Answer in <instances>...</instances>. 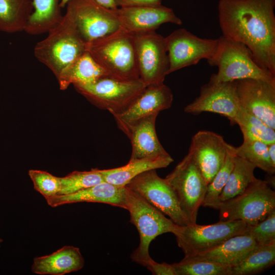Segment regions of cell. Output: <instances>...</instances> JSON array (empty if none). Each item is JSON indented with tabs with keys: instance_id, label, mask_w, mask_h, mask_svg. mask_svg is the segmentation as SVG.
Listing matches in <instances>:
<instances>
[{
	"instance_id": "1",
	"label": "cell",
	"mask_w": 275,
	"mask_h": 275,
	"mask_svg": "<svg viewBox=\"0 0 275 275\" xmlns=\"http://www.w3.org/2000/svg\"><path fill=\"white\" fill-rule=\"evenodd\" d=\"M275 0H219L224 37L244 44L257 65L275 77Z\"/></svg>"
},
{
	"instance_id": "2",
	"label": "cell",
	"mask_w": 275,
	"mask_h": 275,
	"mask_svg": "<svg viewBox=\"0 0 275 275\" xmlns=\"http://www.w3.org/2000/svg\"><path fill=\"white\" fill-rule=\"evenodd\" d=\"M86 49L108 77L121 80L140 78L134 35L122 27L86 43Z\"/></svg>"
},
{
	"instance_id": "3",
	"label": "cell",
	"mask_w": 275,
	"mask_h": 275,
	"mask_svg": "<svg viewBox=\"0 0 275 275\" xmlns=\"http://www.w3.org/2000/svg\"><path fill=\"white\" fill-rule=\"evenodd\" d=\"M86 44L66 12L47 36L36 44L34 54L57 78L66 67L86 51Z\"/></svg>"
},
{
	"instance_id": "4",
	"label": "cell",
	"mask_w": 275,
	"mask_h": 275,
	"mask_svg": "<svg viewBox=\"0 0 275 275\" xmlns=\"http://www.w3.org/2000/svg\"><path fill=\"white\" fill-rule=\"evenodd\" d=\"M130 214V222L136 228L140 243L130 256L132 261L144 265L151 258L149 246L158 236L174 234L177 225L149 203L144 198L125 186L124 207Z\"/></svg>"
},
{
	"instance_id": "5",
	"label": "cell",
	"mask_w": 275,
	"mask_h": 275,
	"mask_svg": "<svg viewBox=\"0 0 275 275\" xmlns=\"http://www.w3.org/2000/svg\"><path fill=\"white\" fill-rule=\"evenodd\" d=\"M213 57L207 61L217 66L218 71L211 75L209 81L223 82L252 78L275 85V77L260 67L249 48L243 43L221 36Z\"/></svg>"
},
{
	"instance_id": "6",
	"label": "cell",
	"mask_w": 275,
	"mask_h": 275,
	"mask_svg": "<svg viewBox=\"0 0 275 275\" xmlns=\"http://www.w3.org/2000/svg\"><path fill=\"white\" fill-rule=\"evenodd\" d=\"M275 209V192L265 180L255 178L241 194L220 203L219 221H242L254 225Z\"/></svg>"
},
{
	"instance_id": "7",
	"label": "cell",
	"mask_w": 275,
	"mask_h": 275,
	"mask_svg": "<svg viewBox=\"0 0 275 275\" xmlns=\"http://www.w3.org/2000/svg\"><path fill=\"white\" fill-rule=\"evenodd\" d=\"M191 224L196 223L208 184L189 153L164 178Z\"/></svg>"
},
{
	"instance_id": "8",
	"label": "cell",
	"mask_w": 275,
	"mask_h": 275,
	"mask_svg": "<svg viewBox=\"0 0 275 275\" xmlns=\"http://www.w3.org/2000/svg\"><path fill=\"white\" fill-rule=\"evenodd\" d=\"M248 225L242 221H219L201 225L197 223L177 226L174 233L184 257L204 253L235 235L244 234Z\"/></svg>"
},
{
	"instance_id": "9",
	"label": "cell",
	"mask_w": 275,
	"mask_h": 275,
	"mask_svg": "<svg viewBox=\"0 0 275 275\" xmlns=\"http://www.w3.org/2000/svg\"><path fill=\"white\" fill-rule=\"evenodd\" d=\"M74 86L93 104L111 114L124 111L146 87L140 78L121 80L108 76L91 84Z\"/></svg>"
},
{
	"instance_id": "10",
	"label": "cell",
	"mask_w": 275,
	"mask_h": 275,
	"mask_svg": "<svg viewBox=\"0 0 275 275\" xmlns=\"http://www.w3.org/2000/svg\"><path fill=\"white\" fill-rule=\"evenodd\" d=\"M133 35L140 79L146 87L163 84L169 68L165 37L155 31Z\"/></svg>"
},
{
	"instance_id": "11",
	"label": "cell",
	"mask_w": 275,
	"mask_h": 275,
	"mask_svg": "<svg viewBox=\"0 0 275 275\" xmlns=\"http://www.w3.org/2000/svg\"><path fill=\"white\" fill-rule=\"evenodd\" d=\"M66 7V12L86 43L106 36L120 27L114 10L94 0H70Z\"/></svg>"
},
{
	"instance_id": "12",
	"label": "cell",
	"mask_w": 275,
	"mask_h": 275,
	"mask_svg": "<svg viewBox=\"0 0 275 275\" xmlns=\"http://www.w3.org/2000/svg\"><path fill=\"white\" fill-rule=\"evenodd\" d=\"M144 198L176 225L186 226L190 222L181 210L177 198L164 178L156 170L144 172L125 185Z\"/></svg>"
},
{
	"instance_id": "13",
	"label": "cell",
	"mask_w": 275,
	"mask_h": 275,
	"mask_svg": "<svg viewBox=\"0 0 275 275\" xmlns=\"http://www.w3.org/2000/svg\"><path fill=\"white\" fill-rule=\"evenodd\" d=\"M169 62L168 74L202 59L209 60L217 49L218 39L201 38L181 28L165 38Z\"/></svg>"
},
{
	"instance_id": "14",
	"label": "cell",
	"mask_w": 275,
	"mask_h": 275,
	"mask_svg": "<svg viewBox=\"0 0 275 275\" xmlns=\"http://www.w3.org/2000/svg\"><path fill=\"white\" fill-rule=\"evenodd\" d=\"M240 107L235 81L216 83L209 81L201 87L199 95L184 107V111L194 115L203 112L218 114L235 124Z\"/></svg>"
},
{
	"instance_id": "15",
	"label": "cell",
	"mask_w": 275,
	"mask_h": 275,
	"mask_svg": "<svg viewBox=\"0 0 275 275\" xmlns=\"http://www.w3.org/2000/svg\"><path fill=\"white\" fill-rule=\"evenodd\" d=\"M235 82L240 105L275 130V85L252 78Z\"/></svg>"
},
{
	"instance_id": "16",
	"label": "cell",
	"mask_w": 275,
	"mask_h": 275,
	"mask_svg": "<svg viewBox=\"0 0 275 275\" xmlns=\"http://www.w3.org/2000/svg\"><path fill=\"white\" fill-rule=\"evenodd\" d=\"M114 11L120 26L132 34L155 31L165 23L182 24L172 9L161 4L120 7Z\"/></svg>"
},
{
	"instance_id": "17",
	"label": "cell",
	"mask_w": 275,
	"mask_h": 275,
	"mask_svg": "<svg viewBox=\"0 0 275 275\" xmlns=\"http://www.w3.org/2000/svg\"><path fill=\"white\" fill-rule=\"evenodd\" d=\"M226 144L222 136L211 131H199L191 138L188 153L208 184L223 164Z\"/></svg>"
},
{
	"instance_id": "18",
	"label": "cell",
	"mask_w": 275,
	"mask_h": 275,
	"mask_svg": "<svg viewBox=\"0 0 275 275\" xmlns=\"http://www.w3.org/2000/svg\"><path fill=\"white\" fill-rule=\"evenodd\" d=\"M173 95L164 84L147 86L123 112L112 114L119 128L122 131L129 125L142 118L157 114L172 106Z\"/></svg>"
},
{
	"instance_id": "19",
	"label": "cell",
	"mask_w": 275,
	"mask_h": 275,
	"mask_svg": "<svg viewBox=\"0 0 275 275\" xmlns=\"http://www.w3.org/2000/svg\"><path fill=\"white\" fill-rule=\"evenodd\" d=\"M125 186L105 181L76 192L45 198L48 205L56 207L78 202L100 203L124 209Z\"/></svg>"
},
{
	"instance_id": "20",
	"label": "cell",
	"mask_w": 275,
	"mask_h": 275,
	"mask_svg": "<svg viewBox=\"0 0 275 275\" xmlns=\"http://www.w3.org/2000/svg\"><path fill=\"white\" fill-rule=\"evenodd\" d=\"M157 116L154 114L140 119L122 130L131 142L130 159L169 154L156 134L155 121Z\"/></svg>"
},
{
	"instance_id": "21",
	"label": "cell",
	"mask_w": 275,
	"mask_h": 275,
	"mask_svg": "<svg viewBox=\"0 0 275 275\" xmlns=\"http://www.w3.org/2000/svg\"><path fill=\"white\" fill-rule=\"evenodd\" d=\"M84 265L79 249L65 245L50 255L34 258L31 270L41 275H64L78 271Z\"/></svg>"
},
{
	"instance_id": "22",
	"label": "cell",
	"mask_w": 275,
	"mask_h": 275,
	"mask_svg": "<svg viewBox=\"0 0 275 275\" xmlns=\"http://www.w3.org/2000/svg\"><path fill=\"white\" fill-rule=\"evenodd\" d=\"M257 246L255 240L250 235L239 234L230 237L209 251L184 257L216 262L232 267L241 262Z\"/></svg>"
},
{
	"instance_id": "23",
	"label": "cell",
	"mask_w": 275,
	"mask_h": 275,
	"mask_svg": "<svg viewBox=\"0 0 275 275\" xmlns=\"http://www.w3.org/2000/svg\"><path fill=\"white\" fill-rule=\"evenodd\" d=\"M174 161L170 154L130 159L125 166L118 168L99 170L104 181L125 186L139 174L153 169L166 168Z\"/></svg>"
},
{
	"instance_id": "24",
	"label": "cell",
	"mask_w": 275,
	"mask_h": 275,
	"mask_svg": "<svg viewBox=\"0 0 275 275\" xmlns=\"http://www.w3.org/2000/svg\"><path fill=\"white\" fill-rule=\"evenodd\" d=\"M108 76L103 69L86 51L66 67L59 74L60 89H66L70 84L86 85Z\"/></svg>"
},
{
	"instance_id": "25",
	"label": "cell",
	"mask_w": 275,
	"mask_h": 275,
	"mask_svg": "<svg viewBox=\"0 0 275 275\" xmlns=\"http://www.w3.org/2000/svg\"><path fill=\"white\" fill-rule=\"evenodd\" d=\"M33 11L32 0H0V30L8 33L24 31Z\"/></svg>"
},
{
	"instance_id": "26",
	"label": "cell",
	"mask_w": 275,
	"mask_h": 275,
	"mask_svg": "<svg viewBox=\"0 0 275 275\" xmlns=\"http://www.w3.org/2000/svg\"><path fill=\"white\" fill-rule=\"evenodd\" d=\"M255 168L251 162L236 155L233 169L219 197L221 202L243 193L256 178Z\"/></svg>"
},
{
	"instance_id": "27",
	"label": "cell",
	"mask_w": 275,
	"mask_h": 275,
	"mask_svg": "<svg viewBox=\"0 0 275 275\" xmlns=\"http://www.w3.org/2000/svg\"><path fill=\"white\" fill-rule=\"evenodd\" d=\"M275 263V242L257 246L238 264L232 267V275H249L258 273Z\"/></svg>"
},
{
	"instance_id": "28",
	"label": "cell",
	"mask_w": 275,
	"mask_h": 275,
	"mask_svg": "<svg viewBox=\"0 0 275 275\" xmlns=\"http://www.w3.org/2000/svg\"><path fill=\"white\" fill-rule=\"evenodd\" d=\"M244 141H259L267 145L275 143L274 130L240 105L235 123Z\"/></svg>"
},
{
	"instance_id": "29",
	"label": "cell",
	"mask_w": 275,
	"mask_h": 275,
	"mask_svg": "<svg viewBox=\"0 0 275 275\" xmlns=\"http://www.w3.org/2000/svg\"><path fill=\"white\" fill-rule=\"evenodd\" d=\"M235 156V147L227 143L224 161L213 180L208 184L202 206L218 210L221 203L219 197L233 169Z\"/></svg>"
},
{
	"instance_id": "30",
	"label": "cell",
	"mask_w": 275,
	"mask_h": 275,
	"mask_svg": "<svg viewBox=\"0 0 275 275\" xmlns=\"http://www.w3.org/2000/svg\"><path fill=\"white\" fill-rule=\"evenodd\" d=\"M235 152L236 156L247 160L256 168L268 175H274L275 166L270 159L265 143L259 141H243L240 146L235 147Z\"/></svg>"
},
{
	"instance_id": "31",
	"label": "cell",
	"mask_w": 275,
	"mask_h": 275,
	"mask_svg": "<svg viewBox=\"0 0 275 275\" xmlns=\"http://www.w3.org/2000/svg\"><path fill=\"white\" fill-rule=\"evenodd\" d=\"M176 275H232V267L205 260L183 258L173 264Z\"/></svg>"
},
{
	"instance_id": "32",
	"label": "cell",
	"mask_w": 275,
	"mask_h": 275,
	"mask_svg": "<svg viewBox=\"0 0 275 275\" xmlns=\"http://www.w3.org/2000/svg\"><path fill=\"white\" fill-rule=\"evenodd\" d=\"M60 189L57 195H68L104 182L98 169L89 171H74L60 177Z\"/></svg>"
},
{
	"instance_id": "33",
	"label": "cell",
	"mask_w": 275,
	"mask_h": 275,
	"mask_svg": "<svg viewBox=\"0 0 275 275\" xmlns=\"http://www.w3.org/2000/svg\"><path fill=\"white\" fill-rule=\"evenodd\" d=\"M244 234L250 235L257 246L275 242V209L263 221L254 225H248Z\"/></svg>"
},
{
	"instance_id": "34",
	"label": "cell",
	"mask_w": 275,
	"mask_h": 275,
	"mask_svg": "<svg viewBox=\"0 0 275 275\" xmlns=\"http://www.w3.org/2000/svg\"><path fill=\"white\" fill-rule=\"evenodd\" d=\"M28 175L34 189L44 198L57 195L60 189V177L44 171L30 170Z\"/></svg>"
},
{
	"instance_id": "35",
	"label": "cell",
	"mask_w": 275,
	"mask_h": 275,
	"mask_svg": "<svg viewBox=\"0 0 275 275\" xmlns=\"http://www.w3.org/2000/svg\"><path fill=\"white\" fill-rule=\"evenodd\" d=\"M144 266L154 275H176L173 264L158 263L152 258L146 262Z\"/></svg>"
},
{
	"instance_id": "36",
	"label": "cell",
	"mask_w": 275,
	"mask_h": 275,
	"mask_svg": "<svg viewBox=\"0 0 275 275\" xmlns=\"http://www.w3.org/2000/svg\"><path fill=\"white\" fill-rule=\"evenodd\" d=\"M118 7H130L143 5H158L161 0H115Z\"/></svg>"
},
{
	"instance_id": "37",
	"label": "cell",
	"mask_w": 275,
	"mask_h": 275,
	"mask_svg": "<svg viewBox=\"0 0 275 275\" xmlns=\"http://www.w3.org/2000/svg\"><path fill=\"white\" fill-rule=\"evenodd\" d=\"M97 4L101 6L102 7L109 9L115 10L117 9L118 7L116 4L115 0H94Z\"/></svg>"
},
{
	"instance_id": "38",
	"label": "cell",
	"mask_w": 275,
	"mask_h": 275,
	"mask_svg": "<svg viewBox=\"0 0 275 275\" xmlns=\"http://www.w3.org/2000/svg\"><path fill=\"white\" fill-rule=\"evenodd\" d=\"M267 151L272 164L275 166V143L267 145Z\"/></svg>"
},
{
	"instance_id": "39",
	"label": "cell",
	"mask_w": 275,
	"mask_h": 275,
	"mask_svg": "<svg viewBox=\"0 0 275 275\" xmlns=\"http://www.w3.org/2000/svg\"><path fill=\"white\" fill-rule=\"evenodd\" d=\"M70 0H60V6L61 8L66 6L67 3Z\"/></svg>"
},
{
	"instance_id": "40",
	"label": "cell",
	"mask_w": 275,
	"mask_h": 275,
	"mask_svg": "<svg viewBox=\"0 0 275 275\" xmlns=\"http://www.w3.org/2000/svg\"><path fill=\"white\" fill-rule=\"evenodd\" d=\"M3 241V240L0 238V247H1V243H2V242Z\"/></svg>"
}]
</instances>
